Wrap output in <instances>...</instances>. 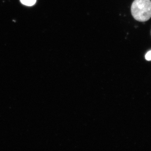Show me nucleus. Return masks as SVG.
Masks as SVG:
<instances>
[{"instance_id": "obj_1", "label": "nucleus", "mask_w": 151, "mask_h": 151, "mask_svg": "<svg viewBox=\"0 0 151 151\" xmlns=\"http://www.w3.org/2000/svg\"><path fill=\"white\" fill-rule=\"evenodd\" d=\"M134 18L139 22L148 20L151 17V0H134L131 7Z\"/></svg>"}, {"instance_id": "obj_2", "label": "nucleus", "mask_w": 151, "mask_h": 151, "mask_svg": "<svg viewBox=\"0 0 151 151\" xmlns=\"http://www.w3.org/2000/svg\"><path fill=\"white\" fill-rule=\"evenodd\" d=\"M23 4L27 6H32L35 4L36 0H20Z\"/></svg>"}, {"instance_id": "obj_3", "label": "nucleus", "mask_w": 151, "mask_h": 151, "mask_svg": "<svg viewBox=\"0 0 151 151\" xmlns=\"http://www.w3.org/2000/svg\"><path fill=\"white\" fill-rule=\"evenodd\" d=\"M145 58L147 60H151V50L149 51L145 55Z\"/></svg>"}]
</instances>
